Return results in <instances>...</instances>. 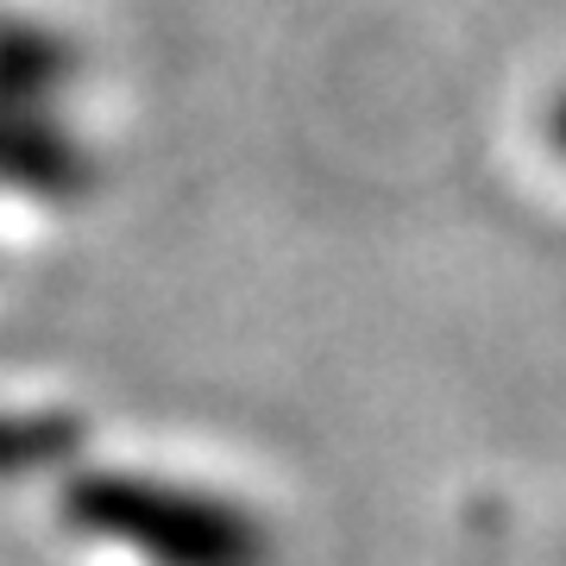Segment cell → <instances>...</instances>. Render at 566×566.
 <instances>
[{"label":"cell","mask_w":566,"mask_h":566,"mask_svg":"<svg viewBox=\"0 0 566 566\" xmlns=\"http://www.w3.org/2000/svg\"><path fill=\"white\" fill-rule=\"evenodd\" d=\"M547 139H554V151L566 158V95L554 102V114H547Z\"/></svg>","instance_id":"4"},{"label":"cell","mask_w":566,"mask_h":566,"mask_svg":"<svg viewBox=\"0 0 566 566\" xmlns=\"http://www.w3.org/2000/svg\"><path fill=\"white\" fill-rule=\"evenodd\" d=\"M70 44L39 20H0V189L70 202L88 189V151L70 133Z\"/></svg>","instance_id":"1"},{"label":"cell","mask_w":566,"mask_h":566,"mask_svg":"<svg viewBox=\"0 0 566 566\" xmlns=\"http://www.w3.org/2000/svg\"><path fill=\"white\" fill-rule=\"evenodd\" d=\"M70 516L95 535H114L126 547H145L151 560H177V566H252L259 542L252 523L233 516L214 497H189V491H164L139 485L120 472H95L70 491Z\"/></svg>","instance_id":"2"},{"label":"cell","mask_w":566,"mask_h":566,"mask_svg":"<svg viewBox=\"0 0 566 566\" xmlns=\"http://www.w3.org/2000/svg\"><path fill=\"white\" fill-rule=\"evenodd\" d=\"M70 447H76V422L32 416V409H0V479L39 472V465L63 460Z\"/></svg>","instance_id":"3"}]
</instances>
